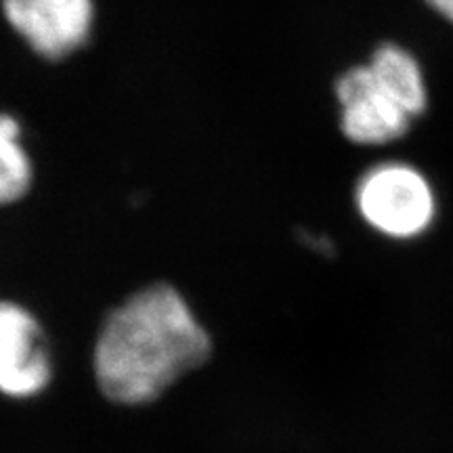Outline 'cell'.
I'll use <instances>...</instances> for the list:
<instances>
[{
    "mask_svg": "<svg viewBox=\"0 0 453 453\" xmlns=\"http://www.w3.org/2000/svg\"><path fill=\"white\" fill-rule=\"evenodd\" d=\"M4 19L34 53L61 61L88 42L93 0H0Z\"/></svg>",
    "mask_w": 453,
    "mask_h": 453,
    "instance_id": "cell-5",
    "label": "cell"
},
{
    "mask_svg": "<svg viewBox=\"0 0 453 453\" xmlns=\"http://www.w3.org/2000/svg\"><path fill=\"white\" fill-rule=\"evenodd\" d=\"M340 130L350 143L378 147L403 139L428 107L426 76L410 49L382 42L367 64L336 81Z\"/></svg>",
    "mask_w": 453,
    "mask_h": 453,
    "instance_id": "cell-2",
    "label": "cell"
},
{
    "mask_svg": "<svg viewBox=\"0 0 453 453\" xmlns=\"http://www.w3.org/2000/svg\"><path fill=\"white\" fill-rule=\"evenodd\" d=\"M53 378V349L42 321L19 300L0 298V396L34 401Z\"/></svg>",
    "mask_w": 453,
    "mask_h": 453,
    "instance_id": "cell-4",
    "label": "cell"
},
{
    "mask_svg": "<svg viewBox=\"0 0 453 453\" xmlns=\"http://www.w3.org/2000/svg\"><path fill=\"white\" fill-rule=\"evenodd\" d=\"M212 336L170 283H150L101 321L90 372L104 399L120 407L156 403L211 359Z\"/></svg>",
    "mask_w": 453,
    "mask_h": 453,
    "instance_id": "cell-1",
    "label": "cell"
},
{
    "mask_svg": "<svg viewBox=\"0 0 453 453\" xmlns=\"http://www.w3.org/2000/svg\"><path fill=\"white\" fill-rule=\"evenodd\" d=\"M34 166L24 147V128L13 113L0 111V206L15 203L30 191Z\"/></svg>",
    "mask_w": 453,
    "mask_h": 453,
    "instance_id": "cell-6",
    "label": "cell"
},
{
    "mask_svg": "<svg viewBox=\"0 0 453 453\" xmlns=\"http://www.w3.org/2000/svg\"><path fill=\"white\" fill-rule=\"evenodd\" d=\"M424 3L434 11L441 19H445L447 24L453 26V0H424Z\"/></svg>",
    "mask_w": 453,
    "mask_h": 453,
    "instance_id": "cell-7",
    "label": "cell"
},
{
    "mask_svg": "<svg viewBox=\"0 0 453 453\" xmlns=\"http://www.w3.org/2000/svg\"><path fill=\"white\" fill-rule=\"evenodd\" d=\"M355 208L378 235L395 242L422 237L434 225L439 200L434 185L413 164H373L355 185Z\"/></svg>",
    "mask_w": 453,
    "mask_h": 453,
    "instance_id": "cell-3",
    "label": "cell"
}]
</instances>
